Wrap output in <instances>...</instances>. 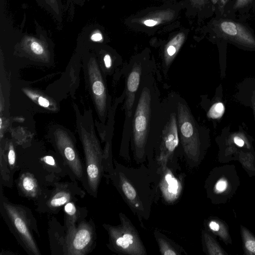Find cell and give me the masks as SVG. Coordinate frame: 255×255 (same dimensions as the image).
Listing matches in <instances>:
<instances>
[{
    "label": "cell",
    "mask_w": 255,
    "mask_h": 255,
    "mask_svg": "<svg viewBox=\"0 0 255 255\" xmlns=\"http://www.w3.org/2000/svg\"><path fill=\"white\" fill-rule=\"evenodd\" d=\"M190 3L192 7L197 12H202L210 9L212 12H215L218 0H185Z\"/></svg>",
    "instance_id": "obj_24"
},
{
    "label": "cell",
    "mask_w": 255,
    "mask_h": 255,
    "mask_svg": "<svg viewBox=\"0 0 255 255\" xmlns=\"http://www.w3.org/2000/svg\"><path fill=\"white\" fill-rule=\"evenodd\" d=\"M225 111L224 104L222 102L214 104L208 112V117L213 119H219L223 115Z\"/></svg>",
    "instance_id": "obj_26"
},
{
    "label": "cell",
    "mask_w": 255,
    "mask_h": 255,
    "mask_svg": "<svg viewBox=\"0 0 255 255\" xmlns=\"http://www.w3.org/2000/svg\"><path fill=\"white\" fill-rule=\"evenodd\" d=\"M206 224L208 231L215 238L219 237L226 245L232 244L229 226L224 220L217 217H211Z\"/></svg>",
    "instance_id": "obj_17"
},
{
    "label": "cell",
    "mask_w": 255,
    "mask_h": 255,
    "mask_svg": "<svg viewBox=\"0 0 255 255\" xmlns=\"http://www.w3.org/2000/svg\"><path fill=\"white\" fill-rule=\"evenodd\" d=\"M141 75V64L135 63L128 75L126 83V111L127 115L129 117L132 115L135 94L139 86Z\"/></svg>",
    "instance_id": "obj_13"
},
{
    "label": "cell",
    "mask_w": 255,
    "mask_h": 255,
    "mask_svg": "<svg viewBox=\"0 0 255 255\" xmlns=\"http://www.w3.org/2000/svg\"><path fill=\"white\" fill-rule=\"evenodd\" d=\"M187 36V33L181 31L176 34L165 45L163 59L166 66H169L177 55Z\"/></svg>",
    "instance_id": "obj_18"
},
{
    "label": "cell",
    "mask_w": 255,
    "mask_h": 255,
    "mask_svg": "<svg viewBox=\"0 0 255 255\" xmlns=\"http://www.w3.org/2000/svg\"><path fill=\"white\" fill-rule=\"evenodd\" d=\"M19 194L36 202L46 187L42 186L37 176L29 170L21 171L16 181Z\"/></svg>",
    "instance_id": "obj_11"
},
{
    "label": "cell",
    "mask_w": 255,
    "mask_h": 255,
    "mask_svg": "<svg viewBox=\"0 0 255 255\" xmlns=\"http://www.w3.org/2000/svg\"><path fill=\"white\" fill-rule=\"evenodd\" d=\"M4 153L9 169L13 176L15 171L19 168V165L16 160V153L12 144L9 145L7 152Z\"/></svg>",
    "instance_id": "obj_25"
},
{
    "label": "cell",
    "mask_w": 255,
    "mask_h": 255,
    "mask_svg": "<svg viewBox=\"0 0 255 255\" xmlns=\"http://www.w3.org/2000/svg\"><path fill=\"white\" fill-rule=\"evenodd\" d=\"M121 224H103L109 237L108 247L115 252L131 255H145L146 251L138 234L129 220L120 214Z\"/></svg>",
    "instance_id": "obj_7"
},
{
    "label": "cell",
    "mask_w": 255,
    "mask_h": 255,
    "mask_svg": "<svg viewBox=\"0 0 255 255\" xmlns=\"http://www.w3.org/2000/svg\"><path fill=\"white\" fill-rule=\"evenodd\" d=\"M202 239L204 252L208 255H228L229 254L222 248L216 238L207 231H202Z\"/></svg>",
    "instance_id": "obj_21"
},
{
    "label": "cell",
    "mask_w": 255,
    "mask_h": 255,
    "mask_svg": "<svg viewBox=\"0 0 255 255\" xmlns=\"http://www.w3.org/2000/svg\"><path fill=\"white\" fill-rule=\"evenodd\" d=\"M91 39L94 41H99L102 39V36L100 33H96L92 35Z\"/></svg>",
    "instance_id": "obj_33"
},
{
    "label": "cell",
    "mask_w": 255,
    "mask_h": 255,
    "mask_svg": "<svg viewBox=\"0 0 255 255\" xmlns=\"http://www.w3.org/2000/svg\"><path fill=\"white\" fill-rule=\"evenodd\" d=\"M120 184L122 190L127 199L130 203L134 204L135 207H139V203L137 198L136 191L132 184L120 174L119 175Z\"/></svg>",
    "instance_id": "obj_23"
},
{
    "label": "cell",
    "mask_w": 255,
    "mask_h": 255,
    "mask_svg": "<svg viewBox=\"0 0 255 255\" xmlns=\"http://www.w3.org/2000/svg\"><path fill=\"white\" fill-rule=\"evenodd\" d=\"M104 61L105 64V66L109 68L112 65V60L109 54H106L104 58Z\"/></svg>",
    "instance_id": "obj_32"
},
{
    "label": "cell",
    "mask_w": 255,
    "mask_h": 255,
    "mask_svg": "<svg viewBox=\"0 0 255 255\" xmlns=\"http://www.w3.org/2000/svg\"><path fill=\"white\" fill-rule=\"evenodd\" d=\"M152 94L150 86L145 85L142 86L134 114L132 139L138 156H142L144 153L151 126Z\"/></svg>",
    "instance_id": "obj_5"
},
{
    "label": "cell",
    "mask_w": 255,
    "mask_h": 255,
    "mask_svg": "<svg viewBox=\"0 0 255 255\" xmlns=\"http://www.w3.org/2000/svg\"><path fill=\"white\" fill-rule=\"evenodd\" d=\"M0 188V213L10 232L29 255H41L34 234L39 236L37 222L28 207L10 202Z\"/></svg>",
    "instance_id": "obj_1"
},
{
    "label": "cell",
    "mask_w": 255,
    "mask_h": 255,
    "mask_svg": "<svg viewBox=\"0 0 255 255\" xmlns=\"http://www.w3.org/2000/svg\"><path fill=\"white\" fill-rule=\"evenodd\" d=\"M180 185L176 178L168 171L161 182V189L165 198L172 201L177 197L180 190Z\"/></svg>",
    "instance_id": "obj_20"
},
{
    "label": "cell",
    "mask_w": 255,
    "mask_h": 255,
    "mask_svg": "<svg viewBox=\"0 0 255 255\" xmlns=\"http://www.w3.org/2000/svg\"><path fill=\"white\" fill-rule=\"evenodd\" d=\"M162 0V1H169V0Z\"/></svg>",
    "instance_id": "obj_36"
},
{
    "label": "cell",
    "mask_w": 255,
    "mask_h": 255,
    "mask_svg": "<svg viewBox=\"0 0 255 255\" xmlns=\"http://www.w3.org/2000/svg\"><path fill=\"white\" fill-rule=\"evenodd\" d=\"M210 34L239 47L255 50V33L244 21L225 16H215L208 24Z\"/></svg>",
    "instance_id": "obj_3"
},
{
    "label": "cell",
    "mask_w": 255,
    "mask_h": 255,
    "mask_svg": "<svg viewBox=\"0 0 255 255\" xmlns=\"http://www.w3.org/2000/svg\"><path fill=\"white\" fill-rule=\"evenodd\" d=\"M158 243L161 254L163 255H177L178 253L165 240L159 239Z\"/></svg>",
    "instance_id": "obj_27"
},
{
    "label": "cell",
    "mask_w": 255,
    "mask_h": 255,
    "mask_svg": "<svg viewBox=\"0 0 255 255\" xmlns=\"http://www.w3.org/2000/svg\"><path fill=\"white\" fill-rule=\"evenodd\" d=\"M240 234L244 255H255V236L243 225H240Z\"/></svg>",
    "instance_id": "obj_22"
},
{
    "label": "cell",
    "mask_w": 255,
    "mask_h": 255,
    "mask_svg": "<svg viewBox=\"0 0 255 255\" xmlns=\"http://www.w3.org/2000/svg\"><path fill=\"white\" fill-rule=\"evenodd\" d=\"M48 237L50 248L53 255H63L65 229L56 220L52 218L49 222Z\"/></svg>",
    "instance_id": "obj_16"
},
{
    "label": "cell",
    "mask_w": 255,
    "mask_h": 255,
    "mask_svg": "<svg viewBox=\"0 0 255 255\" xmlns=\"http://www.w3.org/2000/svg\"><path fill=\"white\" fill-rule=\"evenodd\" d=\"M234 160L240 162L249 177L255 176V152L254 149H240L235 153Z\"/></svg>",
    "instance_id": "obj_19"
},
{
    "label": "cell",
    "mask_w": 255,
    "mask_h": 255,
    "mask_svg": "<svg viewBox=\"0 0 255 255\" xmlns=\"http://www.w3.org/2000/svg\"><path fill=\"white\" fill-rule=\"evenodd\" d=\"M96 245V231L92 219H86L71 231L66 232L63 255H86L92 252Z\"/></svg>",
    "instance_id": "obj_8"
},
{
    "label": "cell",
    "mask_w": 255,
    "mask_h": 255,
    "mask_svg": "<svg viewBox=\"0 0 255 255\" xmlns=\"http://www.w3.org/2000/svg\"><path fill=\"white\" fill-rule=\"evenodd\" d=\"M93 91L97 96H102L105 93V87L101 81H95L93 85Z\"/></svg>",
    "instance_id": "obj_29"
},
{
    "label": "cell",
    "mask_w": 255,
    "mask_h": 255,
    "mask_svg": "<svg viewBox=\"0 0 255 255\" xmlns=\"http://www.w3.org/2000/svg\"><path fill=\"white\" fill-rule=\"evenodd\" d=\"M31 49L32 51L38 55L43 52V49L41 45L36 42H33L31 44Z\"/></svg>",
    "instance_id": "obj_30"
},
{
    "label": "cell",
    "mask_w": 255,
    "mask_h": 255,
    "mask_svg": "<svg viewBox=\"0 0 255 255\" xmlns=\"http://www.w3.org/2000/svg\"><path fill=\"white\" fill-rule=\"evenodd\" d=\"M38 103L39 104L44 107H47L49 105V101L45 98L40 97L38 98Z\"/></svg>",
    "instance_id": "obj_31"
},
{
    "label": "cell",
    "mask_w": 255,
    "mask_h": 255,
    "mask_svg": "<svg viewBox=\"0 0 255 255\" xmlns=\"http://www.w3.org/2000/svg\"><path fill=\"white\" fill-rule=\"evenodd\" d=\"M75 202H69L63 208L64 214V226L66 232L74 229L88 216L87 208L78 206Z\"/></svg>",
    "instance_id": "obj_15"
},
{
    "label": "cell",
    "mask_w": 255,
    "mask_h": 255,
    "mask_svg": "<svg viewBox=\"0 0 255 255\" xmlns=\"http://www.w3.org/2000/svg\"><path fill=\"white\" fill-rule=\"evenodd\" d=\"M0 128H1V124H2L1 119H0Z\"/></svg>",
    "instance_id": "obj_35"
},
{
    "label": "cell",
    "mask_w": 255,
    "mask_h": 255,
    "mask_svg": "<svg viewBox=\"0 0 255 255\" xmlns=\"http://www.w3.org/2000/svg\"><path fill=\"white\" fill-rule=\"evenodd\" d=\"M252 101L255 117V91L253 95Z\"/></svg>",
    "instance_id": "obj_34"
},
{
    "label": "cell",
    "mask_w": 255,
    "mask_h": 255,
    "mask_svg": "<svg viewBox=\"0 0 255 255\" xmlns=\"http://www.w3.org/2000/svg\"><path fill=\"white\" fill-rule=\"evenodd\" d=\"M47 187L36 202V210L42 214H56L69 202H76L84 197L86 193L77 181L54 182Z\"/></svg>",
    "instance_id": "obj_4"
},
{
    "label": "cell",
    "mask_w": 255,
    "mask_h": 255,
    "mask_svg": "<svg viewBox=\"0 0 255 255\" xmlns=\"http://www.w3.org/2000/svg\"><path fill=\"white\" fill-rule=\"evenodd\" d=\"M233 0H218L215 9L216 16H222L227 6Z\"/></svg>",
    "instance_id": "obj_28"
},
{
    "label": "cell",
    "mask_w": 255,
    "mask_h": 255,
    "mask_svg": "<svg viewBox=\"0 0 255 255\" xmlns=\"http://www.w3.org/2000/svg\"><path fill=\"white\" fill-rule=\"evenodd\" d=\"M180 9L179 5L171 3L146 8L130 16L126 23L130 27L139 30L155 27L176 19Z\"/></svg>",
    "instance_id": "obj_9"
},
{
    "label": "cell",
    "mask_w": 255,
    "mask_h": 255,
    "mask_svg": "<svg viewBox=\"0 0 255 255\" xmlns=\"http://www.w3.org/2000/svg\"><path fill=\"white\" fill-rule=\"evenodd\" d=\"M255 10V0H233L225 9L223 16L244 21Z\"/></svg>",
    "instance_id": "obj_14"
},
{
    "label": "cell",
    "mask_w": 255,
    "mask_h": 255,
    "mask_svg": "<svg viewBox=\"0 0 255 255\" xmlns=\"http://www.w3.org/2000/svg\"><path fill=\"white\" fill-rule=\"evenodd\" d=\"M179 137L186 156L198 163L203 157V144L199 127L186 102L180 99L176 102Z\"/></svg>",
    "instance_id": "obj_2"
},
{
    "label": "cell",
    "mask_w": 255,
    "mask_h": 255,
    "mask_svg": "<svg viewBox=\"0 0 255 255\" xmlns=\"http://www.w3.org/2000/svg\"><path fill=\"white\" fill-rule=\"evenodd\" d=\"M37 162L44 170V173L47 174L50 185L66 176L70 178L69 170L62 158L57 159L53 155H46L40 157Z\"/></svg>",
    "instance_id": "obj_12"
},
{
    "label": "cell",
    "mask_w": 255,
    "mask_h": 255,
    "mask_svg": "<svg viewBox=\"0 0 255 255\" xmlns=\"http://www.w3.org/2000/svg\"><path fill=\"white\" fill-rule=\"evenodd\" d=\"M240 185V179L234 164H226L215 167L208 183V192L212 202L226 204L235 194Z\"/></svg>",
    "instance_id": "obj_6"
},
{
    "label": "cell",
    "mask_w": 255,
    "mask_h": 255,
    "mask_svg": "<svg viewBox=\"0 0 255 255\" xmlns=\"http://www.w3.org/2000/svg\"><path fill=\"white\" fill-rule=\"evenodd\" d=\"M161 139L159 160L164 169L168 158L179 143L176 104L174 109L170 111L168 118L166 119L162 130Z\"/></svg>",
    "instance_id": "obj_10"
}]
</instances>
